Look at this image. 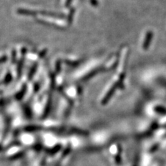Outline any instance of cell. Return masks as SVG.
<instances>
[{
  "label": "cell",
  "mask_w": 166,
  "mask_h": 166,
  "mask_svg": "<svg viewBox=\"0 0 166 166\" xmlns=\"http://www.w3.org/2000/svg\"><path fill=\"white\" fill-rule=\"evenodd\" d=\"M152 34L151 32L148 33L147 38H146V40L145 42H144V45H143V47L145 48H147L148 46H149V44H150L151 40H152Z\"/></svg>",
  "instance_id": "obj_1"
}]
</instances>
